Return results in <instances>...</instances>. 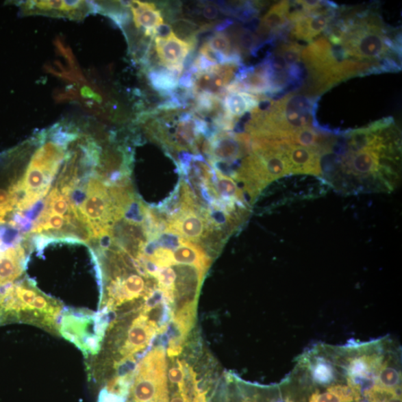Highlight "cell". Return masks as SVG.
Returning a JSON list of instances; mask_svg holds the SVG:
<instances>
[{"instance_id":"1","label":"cell","mask_w":402,"mask_h":402,"mask_svg":"<svg viewBox=\"0 0 402 402\" xmlns=\"http://www.w3.org/2000/svg\"><path fill=\"white\" fill-rule=\"evenodd\" d=\"M345 22L340 45L346 55L358 60L375 61L399 56V41H392L386 36L380 21L375 16L362 15Z\"/></svg>"},{"instance_id":"2","label":"cell","mask_w":402,"mask_h":402,"mask_svg":"<svg viewBox=\"0 0 402 402\" xmlns=\"http://www.w3.org/2000/svg\"><path fill=\"white\" fill-rule=\"evenodd\" d=\"M166 367L164 349L151 351L134 370L127 402H151L168 397Z\"/></svg>"},{"instance_id":"3","label":"cell","mask_w":402,"mask_h":402,"mask_svg":"<svg viewBox=\"0 0 402 402\" xmlns=\"http://www.w3.org/2000/svg\"><path fill=\"white\" fill-rule=\"evenodd\" d=\"M58 331L79 347L84 355H97L102 340L97 334L95 314L88 311L64 310Z\"/></svg>"},{"instance_id":"4","label":"cell","mask_w":402,"mask_h":402,"mask_svg":"<svg viewBox=\"0 0 402 402\" xmlns=\"http://www.w3.org/2000/svg\"><path fill=\"white\" fill-rule=\"evenodd\" d=\"M87 225L99 224L112 227L117 221L106 185L97 175L92 174L86 189V199L78 209Z\"/></svg>"},{"instance_id":"5","label":"cell","mask_w":402,"mask_h":402,"mask_svg":"<svg viewBox=\"0 0 402 402\" xmlns=\"http://www.w3.org/2000/svg\"><path fill=\"white\" fill-rule=\"evenodd\" d=\"M152 45L159 65L181 74L184 71L187 58L194 52L196 46L177 37L168 25L160 29L152 40Z\"/></svg>"},{"instance_id":"6","label":"cell","mask_w":402,"mask_h":402,"mask_svg":"<svg viewBox=\"0 0 402 402\" xmlns=\"http://www.w3.org/2000/svg\"><path fill=\"white\" fill-rule=\"evenodd\" d=\"M14 4L25 16H45L81 21L92 14H97L96 2L92 1H18Z\"/></svg>"},{"instance_id":"7","label":"cell","mask_w":402,"mask_h":402,"mask_svg":"<svg viewBox=\"0 0 402 402\" xmlns=\"http://www.w3.org/2000/svg\"><path fill=\"white\" fill-rule=\"evenodd\" d=\"M242 92L255 95L271 96V72L267 59L254 66L239 67L235 79L227 88V92Z\"/></svg>"},{"instance_id":"8","label":"cell","mask_w":402,"mask_h":402,"mask_svg":"<svg viewBox=\"0 0 402 402\" xmlns=\"http://www.w3.org/2000/svg\"><path fill=\"white\" fill-rule=\"evenodd\" d=\"M210 228L205 214L191 209H181L170 218L166 232L199 244Z\"/></svg>"},{"instance_id":"9","label":"cell","mask_w":402,"mask_h":402,"mask_svg":"<svg viewBox=\"0 0 402 402\" xmlns=\"http://www.w3.org/2000/svg\"><path fill=\"white\" fill-rule=\"evenodd\" d=\"M209 140L208 156L212 162L234 164L239 158L251 153V145L239 140L236 134L227 131H217Z\"/></svg>"},{"instance_id":"10","label":"cell","mask_w":402,"mask_h":402,"mask_svg":"<svg viewBox=\"0 0 402 402\" xmlns=\"http://www.w3.org/2000/svg\"><path fill=\"white\" fill-rule=\"evenodd\" d=\"M286 153L292 174L321 175V153L318 151L289 143Z\"/></svg>"},{"instance_id":"11","label":"cell","mask_w":402,"mask_h":402,"mask_svg":"<svg viewBox=\"0 0 402 402\" xmlns=\"http://www.w3.org/2000/svg\"><path fill=\"white\" fill-rule=\"evenodd\" d=\"M335 12L305 15L293 23L292 33L299 40L311 41L325 29L333 19Z\"/></svg>"},{"instance_id":"12","label":"cell","mask_w":402,"mask_h":402,"mask_svg":"<svg viewBox=\"0 0 402 402\" xmlns=\"http://www.w3.org/2000/svg\"><path fill=\"white\" fill-rule=\"evenodd\" d=\"M173 259L175 265H190L207 272L210 266L211 259L199 244L183 239L182 244L173 251Z\"/></svg>"},{"instance_id":"13","label":"cell","mask_w":402,"mask_h":402,"mask_svg":"<svg viewBox=\"0 0 402 402\" xmlns=\"http://www.w3.org/2000/svg\"><path fill=\"white\" fill-rule=\"evenodd\" d=\"M258 97L242 92H227L222 99L226 113L236 119L251 112L260 104Z\"/></svg>"},{"instance_id":"14","label":"cell","mask_w":402,"mask_h":402,"mask_svg":"<svg viewBox=\"0 0 402 402\" xmlns=\"http://www.w3.org/2000/svg\"><path fill=\"white\" fill-rule=\"evenodd\" d=\"M145 73L147 75L151 87L161 96L168 98L179 86V80L182 75L161 66L152 68Z\"/></svg>"},{"instance_id":"15","label":"cell","mask_w":402,"mask_h":402,"mask_svg":"<svg viewBox=\"0 0 402 402\" xmlns=\"http://www.w3.org/2000/svg\"><path fill=\"white\" fill-rule=\"evenodd\" d=\"M217 183V192L221 196L229 201L240 203L245 201L244 192L238 188L232 178L227 177L219 171L215 169Z\"/></svg>"},{"instance_id":"16","label":"cell","mask_w":402,"mask_h":402,"mask_svg":"<svg viewBox=\"0 0 402 402\" xmlns=\"http://www.w3.org/2000/svg\"><path fill=\"white\" fill-rule=\"evenodd\" d=\"M303 49V46L297 42H286L279 45L275 51V53L284 59L289 67H292L301 63Z\"/></svg>"},{"instance_id":"17","label":"cell","mask_w":402,"mask_h":402,"mask_svg":"<svg viewBox=\"0 0 402 402\" xmlns=\"http://www.w3.org/2000/svg\"><path fill=\"white\" fill-rule=\"evenodd\" d=\"M198 14H201L204 18L209 21L216 20L219 14V8L216 3H200L196 10Z\"/></svg>"},{"instance_id":"18","label":"cell","mask_w":402,"mask_h":402,"mask_svg":"<svg viewBox=\"0 0 402 402\" xmlns=\"http://www.w3.org/2000/svg\"><path fill=\"white\" fill-rule=\"evenodd\" d=\"M98 402H126V398L103 388L99 392Z\"/></svg>"}]
</instances>
